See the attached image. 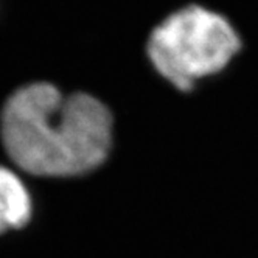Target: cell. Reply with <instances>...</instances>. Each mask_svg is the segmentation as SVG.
<instances>
[{"label": "cell", "mask_w": 258, "mask_h": 258, "mask_svg": "<svg viewBox=\"0 0 258 258\" xmlns=\"http://www.w3.org/2000/svg\"><path fill=\"white\" fill-rule=\"evenodd\" d=\"M0 136L24 171L69 177L95 170L112 145V114L89 94L62 95L50 83H31L7 100Z\"/></svg>", "instance_id": "cell-1"}, {"label": "cell", "mask_w": 258, "mask_h": 258, "mask_svg": "<svg viewBox=\"0 0 258 258\" xmlns=\"http://www.w3.org/2000/svg\"><path fill=\"white\" fill-rule=\"evenodd\" d=\"M239 48V36L224 16L188 5L153 30L148 56L165 80L188 92L201 78L226 69Z\"/></svg>", "instance_id": "cell-2"}, {"label": "cell", "mask_w": 258, "mask_h": 258, "mask_svg": "<svg viewBox=\"0 0 258 258\" xmlns=\"http://www.w3.org/2000/svg\"><path fill=\"white\" fill-rule=\"evenodd\" d=\"M31 216L27 187L14 171L0 167V233L24 227Z\"/></svg>", "instance_id": "cell-3"}]
</instances>
